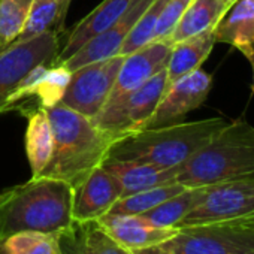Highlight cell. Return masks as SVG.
<instances>
[{
	"mask_svg": "<svg viewBox=\"0 0 254 254\" xmlns=\"http://www.w3.org/2000/svg\"><path fill=\"white\" fill-rule=\"evenodd\" d=\"M211 87L212 76L202 69H197L169 84L145 129L178 123L180 118L194 111L205 102Z\"/></svg>",
	"mask_w": 254,
	"mask_h": 254,
	"instance_id": "11",
	"label": "cell"
},
{
	"mask_svg": "<svg viewBox=\"0 0 254 254\" xmlns=\"http://www.w3.org/2000/svg\"><path fill=\"white\" fill-rule=\"evenodd\" d=\"M233 2H235V0H232V2H230V5H232V3H233Z\"/></svg>",
	"mask_w": 254,
	"mask_h": 254,
	"instance_id": "32",
	"label": "cell"
},
{
	"mask_svg": "<svg viewBox=\"0 0 254 254\" xmlns=\"http://www.w3.org/2000/svg\"><path fill=\"white\" fill-rule=\"evenodd\" d=\"M70 2L72 0H60V12H59V21H57V30H60L64 26L66 17H67V11L70 8Z\"/></svg>",
	"mask_w": 254,
	"mask_h": 254,
	"instance_id": "29",
	"label": "cell"
},
{
	"mask_svg": "<svg viewBox=\"0 0 254 254\" xmlns=\"http://www.w3.org/2000/svg\"><path fill=\"white\" fill-rule=\"evenodd\" d=\"M166 2L168 0H153L151 5L138 18V21L133 26V29L130 30L129 36L126 38L124 44L121 45L118 54L129 56V54H132V53H135V51L141 50L142 47L153 42L156 26L159 23L160 14L166 5Z\"/></svg>",
	"mask_w": 254,
	"mask_h": 254,
	"instance_id": "26",
	"label": "cell"
},
{
	"mask_svg": "<svg viewBox=\"0 0 254 254\" xmlns=\"http://www.w3.org/2000/svg\"><path fill=\"white\" fill-rule=\"evenodd\" d=\"M244 178H254V127L244 120L227 123L177 174L187 189Z\"/></svg>",
	"mask_w": 254,
	"mask_h": 254,
	"instance_id": "4",
	"label": "cell"
},
{
	"mask_svg": "<svg viewBox=\"0 0 254 254\" xmlns=\"http://www.w3.org/2000/svg\"><path fill=\"white\" fill-rule=\"evenodd\" d=\"M215 44L214 30H208L172 44L166 64L168 85L200 69L202 63L208 59Z\"/></svg>",
	"mask_w": 254,
	"mask_h": 254,
	"instance_id": "19",
	"label": "cell"
},
{
	"mask_svg": "<svg viewBox=\"0 0 254 254\" xmlns=\"http://www.w3.org/2000/svg\"><path fill=\"white\" fill-rule=\"evenodd\" d=\"M54 136L50 163L39 177L62 180L73 189L108 159L115 139L88 117L62 105L45 108Z\"/></svg>",
	"mask_w": 254,
	"mask_h": 254,
	"instance_id": "1",
	"label": "cell"
},
{
	"mask_svg": "<svg viewBox=\"0 0 254 254\" xmlns=\"http://www.w3.org/2000/svg\"><path fill=\"white\" fill-rule=\"evenodd\" d=\"M73 187L50 177L0 191V241L20 232L59 233L72 221Z\"/></svg>",
	"mask_w": 254,
	"mask_h": 254,
	"instance_id": "2",
	"label": "cell"
},
{
	"mask_svg": "<svg viewBox=\"0 0 254 254\" xmlns=\"http://www.w3.org/2000/svg\"><path fill=\"white\" fill-rule=\"evenodd\" d=\"M227 123L223 117H214L144 129L114 142L108 159L177 168L203 148Z\"/></svg>",
	"mask_w": 254,
	"mask_h": 254,
	"instance_id": "3",
	"label": "cell"
},
{
	"mask_svg": "<svg viewBox=\"0 0 254 254\" xmlns=\"http://www.w3.org/2000/svg\"><path fill=\"white\" fill-rule=\"evenodd\" d=\"M60 12V0H33L26 26L18 36L17 42L29 41L42 35L57 26Z\"/></svg>",
	"mask_w": 254,
	"mask_h": 254,
	"instance_id": "27",
	"label": "cell"
},
{
	"mask_svg": "<svg viewBox=\"0 0 254 254\" xmlns=\"http://www.w3.org/2000/svg\"><path fill=\"white\" fill-rule=\"evenodd\" d=\"M171 48L172 44L168 41H154L141 50L126 56L103 109H112L118 106L130 93L165 69Z\"/></svg>",
	"mask_w": 254,
	"mask_h": 254,
	"instance_id": "10",
	"label": "cell"
},
{
	"mask_svg": "<svg viewBox=\"0 0 254 254\" xmlns=\"http://www.w3.org/2000/svg\"><path fill=\"white\" fill-rule=\"evenodd\" d=\"M254 212V178L200 187L199 196L178 227L224 221Z\"/></svg>",
	"mask_w": 254,
	"mask_h": 254,
	"instance_id": "8",
	"label": "cell"
},
{
	"mask_svg": "<svg viewBox=\"0 0 254 254\" xmlns=\"http://www.w3.org/2000/svg\"><path fill=\"white\" fill-rule=\"evenodd\" d=\"M187 187H184L180 183H171V184H165V186H159V187H153L148 190H142L138 193H133L130 196L121 197L108 214H123V215H141L153 208H156L157 205H160L162 202L171 199L172 196L181 193L183 190H186Z\"/></svg>",
	"mask_w": 254,
	"mask_h": 254,
	"instance_id": "22",
	"label": "cell"
},
{
	"mask_svg": "<svg viewBox=\"0 0 254 254\" xmlns=\"http://www.w3.org/2000/svg\"><path fill=\"white\" fill-rule=\"evenodd\" d=\"M102 166L117 178L123 189V197L153 187L175 183L180 168L177 166L165 169L148 163L115 159H106Z\"/></svg>",
	"mask_w": 254,
	"mask_h": 254,
	"instance_id": "18",
	"label": "cell"
},
{
	"mask_svg": "<svg viewBox=\"0 0 254 254\" xmlns=\"http://www.w3.org/2000/svg\"><path fill=\"white\" fill-rule=\"evenodd\" d=\"M227 8L229 6L223 0H191L175 26L169 42L175 44L203 32L214 30Z\"/></svg>",
	"mask_w": 254,
	"mask_h": 254,
	"instance_id": "21",
	"label": "cell"
},
{
	"mask_svg": "<svg viewBox=\"0 0 254 254\" xmlns=\"http://www.w3.org/2000/svg\"><path fill=\"white\" fill-rule=\"evenodd\" d=\"M97 221L115 242L132 253L160 244L174 236L178 230L157 227L142 215L106 214Z\"/></svg>",
	"mask_w": 254,
	"mask_h": 254,
	"instance_id": "14",
	"label": "cell"
},
{
	"mask_svg": "<svg viewBox=\"0 0 254 254\" xmlns=\"http://www.w3.org/2000/svg\"><path fill=\"white\" fill-rule=\"evenodd\" d=\"M121 197L123 189L117 178L103 166H99L73 189L72 217L76 221L99 220Z\"/></svg>",
	"mask_w": 254,
	"mask_h": 254,
	"instance_id": "13",
	"label": "cell"
},
{
	"mask_svg": "<svg viewBox=\"0 0 254 254\" xmlns=\"http://www.w3.org/2000/svg\"><path fill=\"white\" fill-rule=\"evenodd\" d=\"M59 254H132L115 242L97 220H73L57 233Z\"/></svg>",
	"mask_w": 254,
	"mask_h": 254,
	"instance_id": "15",
	"label": "cell"
},
{
	"mask_svg": "<svg viewBox=\"0 0 254 254\" xmlns=\"http://www.w3.org/2000/svg\"><path fill=\"white\" fill-rule=\"evenodd\" d=\"M0 254H59L57 233L20 232L0 241Z\"/></svg>",
	"mask_w": 254,
	"mask_h": 254,
	"instance_id": "25",
	"label": "cell"
},
{
	"mask_svg": "<svg viewBox=\"0 0 254 254\" xmlns=\"http://www.w3.org/2000/svg\"><path fill=\"white\" fill-rule=\"evenodd\" d=\"M199 191H200V187L186 189L181 193L172 196L171 199L162 202L156 208H153L141 215L157 227L178 229L181 220L187 215V212L194 205V202L199 196Z\"/></svg>",
	"mask_w": 254,
	"mask_h": 254,
	"instance_id": "23",
	"label": "cell"
},
{
	"mask_svg": "<svg viewBox=\"0 0 254 254\" xmlns=\"http://www.w3.org/2000/svg\"><path fill=\"white\" fill-rule=\"evenodd\" d=\"M132 254H254V212L224 221L178 227L169 239Z\"/></svg>",
	"mask_w": 254,
	"mask_h": 254,
	"instance_id": "5",
	"label": "cell"
},
{
	"mask_svg": "<svg viewBox=\"0 0 254 254\" xmlns=\"http://www.w3.org/2000/svg\"><path fill=\"white\" fill-rule=\"evenodd\" d=\"M57 30H48L0 51V114L12 111V96L27 75L41 64H53L59 54Z\"/></svg>",
	"mask_w": 254,
	"mask_h": 254,
	"instance_id": "6",
	"label": "cell"
},
{
	"mask_svg": "<svg viewBox=\"0 0 254 254\" xmlns=\"http://www.w3.org/2000/svg\"><path fill=\"white\" fill-rule=\"evenodd\" d=\"M132 2L133 0H103L94 11H91L87 17H84L75 26V29L67 36V41L63 45V48L59 50V54L53 64L66 62L90 39H93L99 33L109 29L127 9H129Z\"/></svg>",
	"mask_w": 254,
	"mask_h": 254,
	"instance_id": "17",
	"label": "cell"
},
{
	"mask_svg": "<svg viewBox=\"0 0 254 254\" xmlns=\"http://www.w3.org/2000/svg\"><path fill=\"white\" fill-rule=\"evenodd\" d=\"M29 124L26 130V154L32 177H39L51 160L54 150L53 127L44 106L27 112Z\"/></svg>",
	"mask_w": 254,
	"mask_h": 254,
	"instance_id": "20",
	"label": "cell"
},
{
	"mask_svg": "<svg viewBox=\"0 0 254 254\" xmlns=\"http://www.w3.org/2000/svg\"><path fill=\"white\" fill-rule=\"evenodd\" d=\"M168 88L166 67L127 96L118 106L100 111L91 118L115 142L144 130Z\"/></svg>",
	"mask_w": 254,
	"mask_h": 254,
	"instance_id": "7",
	"label": "cell"
},
{
	"mask_svg": "<svg viewBox=\"0 0 254 254\" xmlns=\"http://www.w3.org/2000/svg\"><path fill=\"white\" fill-rule=\"evenodd\" d=\"M215 42L239 50L254 64V0H235L214 27Z\"/></svg>",
	"mask_w": 254,
	"mask_h": 254,
	"instance_id": "16",
	"label": "cell"
},
{
	"mask_svg": "<svg viewBox=\"0 0 254 254\" xmlns=\"http://www.w3.org/2000/svg\"><path fill=\"white\" fill-rule=\"evenodd\" d=\"M253 72H254V64H253ZM253 85H254V73H253Z\"/></svg>",
	"mask_w": 254,
	"mask_h": 254,
	"instance_id": "31",
	"label": "cell"
},
{
	"mask_svg": "<svg viewBox=\"0 0 254 254\" xmlns=\"http://www.w3.org/2000/svg\"><path fill=\"white\" fill-rule=\"evenodd\" d=\"M223 2H224V3H226L227 6H230V2H232V0H223Z\"/></svg>",
	"mask_w": 254,
	"mask_h": 254,
	"instance_id": "30",
	"label": "cell"
},
{
	"mask_svg": "<svg viewBox=\"0 0 254 254\" xmlns=\"http://www.w3.org/2000/svg\"><path fill=\"white\" fill-rule=\"evenodd\" d=\"M151 2L153 0H133L129 9H127L109 29H106L105 32L90 39L72 57H69L66 62L59 63V64H63L67 70L73 72L88 63L118 54L126 38L129 36L138 18L151 5Z\"/></svg>",
	"mask_w": 254,
	"mask_h": 254,
	"instance_id": "12",
	"label": "cell"
},
{
	"mask_svg": "<svg viewBox=\"0 0 254 254\" xmlns=\"http://www.w3.org/2000/svg\"><path fill=\"white\" fill-rule=\"evenodd\" d=\"M191 0H168L154 32V41H168Z\"/></svg>",
	"mask_w": 254,
	"mask_h": 254,
	"instance_id": "28",
	"label": "cell"
},
{
	"mask_svg": "<svg viewBox=\"0 0 254 254\" xmlns=\"http://www.w3.org/2000/svg\"><path fill=\"white\" fill-rule=\"evenodd\" d=\"M124 57L115 54L73 70L60 103L88 118H94L111 94Z\"/></svg>",
	"mask_w": 254,
	"mask_h": 254,
	"instance_id": "9",
	"label": "cell"
},
{
	"mask_svg": "<svg viewBox=\"0 0 254 254\" xmlns=\"http://www.w3.org/2000/svg\"><path fill=\"white\" fill-rule=\"evenodd\" d=\"M33 0H0V51L17 42Z\"/></svg>",
	"mask_w": 254,
	"mask_h": 254,
	"instance_id": "24",
	"label": "cell"
}]
</instances>
